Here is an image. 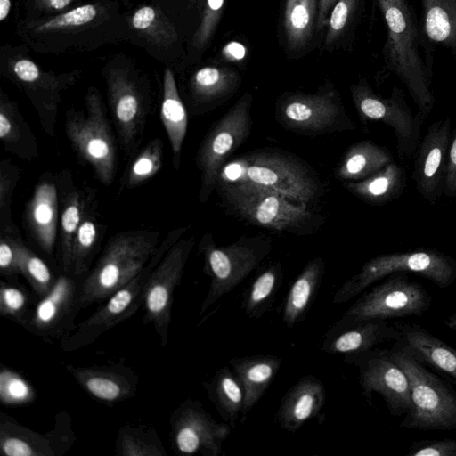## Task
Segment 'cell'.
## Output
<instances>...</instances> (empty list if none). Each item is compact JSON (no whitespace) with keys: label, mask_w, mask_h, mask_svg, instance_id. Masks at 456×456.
Wrapping results in <instances>:
<instances>
[{"label":"cell","mask_w":456,"mask_h":456,"mask_svg":"<svg viewBox=\"0 0 456 456\" xmlns=\"http://www.w3.org/2000/svg\"><path fill=\"white\" fill-rule=\"evenodd\" d=\"M376 2L387 29L386 68L401 80L419 111L427 118L435 103L431 90L433 46L420 29L409 0Z\"/></svg>","instance_id":"1"},{"label":"cell","mask_w":456,"mask_h":456,"mask_svg":"<svg viewBox=\"0 0 456 456\" xmlns=\"http://www.w3.org/2000/svg\"><path fill=\"white\" fill-rule=\"evenodd\" d=\"M160 240L159 232L151 230L125 231L112 236L80 285L81 308L104 302L132 281L154 255Z\"/></svg>","instance_id":"2"},{"label":"cell","mask_w":456,"mask_h":456,"mask_svg":"<svg viewBox=\"0 0 456 456\" xmlns=\"http://www.w3.org/2000/svg\"><path fill=\"white\" fill-rule=\"evenodd\" d=\"M218 183H248L307 204L319 184L310 170L294 158L275 151H255L228 162L219 172ZM216 183V184H217Z\"/></svg>","instance_id":"3"},{"label":"cell","mask_w":456,"mask_h":456,"mask_svg":"<svg viewBox=\"0 0 456 456\" xmlns=\"http://www.w3.org/2000/svg\"><path fill=\"white\" fill-rule=\"evenodd\" d=\"M392 359L405 372L411 389V409L401 428L420 430L456 429V387L426 365L390 348Z\"/></svg>","instance_id":"4"},{"label":"cell","mask_w":456,"mask_h":456,"mask_svg":"<svg viewBox=\"0 0 456 456\" xmlns=\"http://www.w3.org/2000/svg\"><path fill=\"white\" fill-rule=\"evenodd\" d=\"M186 230L187 227H180L170 231L144 268L61 339V348L65 352H73L87 346L104 332L132 317L143 305L144 288L151 273Z\"/></svg>","instance_id":"5"},{"label":"cell","mask_w":456,"mask_h":456,"mask_svg":"<svg viewBox=\"0 0 456 456\" xmlns=\"http://www.w3.org/2000/svg\"><path fill=\"white\" fill-rule=\"evenodd\" d=\"M86 111L70 109L66 113L65 132L80 159L94 170L96 178L110 185L117 172V144L101 94L89 88Z\"/></svg>","instance_id":"6"},{"label":"cell","mask_w":456,"mask_h":456,"mask_svg":"<svg viewBox=\"0 0 456 456\" xmlns=\"http://www.w3.org/2000/svg\"><path fill=\"white\" fill-rule=\"evenodd\" d=\"M218 185L227 208L251 224L278 232H297L314 218L306 204L274 191L248 183Z\"/></svg>","instance_id":"7"},{"label":"cell","mask_w":456,"mask_h":456,"mask_svg":"<svg viewBox=\"0 0 456 456\" xmlns=\"http://www.w3.org/2000/svg\"><path fill=\"white\" fill-rule=\"evenodd\" d=\"M396 273H418L440 288L456 280V261L437 250L425 249L377 256L337 290L333 304L349 301L372 283Z\"/></svg>","instance_id":"8"},{"label":"cell","mask_w":456,"mask_h":456,"mask_svg":"<svg viewBox=\"0 0 456 456\" xmlns=\"http://www.w3.org/2000/svg\"><path fill=\"white\" fill-rule=\"evenodd\" d=\"M270 249V241L260 236L243 238L231 245L217 247L210 232L203 235L199 253L203 256L204 273L210 278V284L200 315L247 278Z\"/></svg>","instance_id":"9"},{"label":"cell","mask_w":456,"mask_h":456,"mask_svg":"<svg viewBox=\"0 0 456 456\" xmlns=\"http://www.w3.org/2000/svg\"><path fill=\"white\" fill-rule=\"evenodd\" d=\"M431 304L428 292L404 273L391 274L359 297L338 320L358 322L420 315Z\"/></svg>","instance_id":"10"},{"label":"cell","mask_w":456,"mask_h":456,"mask_svg":"<svg viewBox=\"0 0 456 456\" xmlns=\"http://www.w3.org/2000/svg\"><path fill=\"white\" fill-rule=\"evenodd\" d=\"M109 106L124 151L132 155L140 145L151 111L150 87L126 68L105 72Z\"/></svg>","instance_id":"11"},{"label":"cell","mask_w":456,"mask_h":456,"mask_svg":"<svg viewBox=\"0 0 456 456\" xmlns=\"http://www.w3.org/2000/svg\"><path fill=\"white\" fill-rule=\"evenodd\" d=\"M252 95L245 94L211 128L197 156L200 171L199 200L206 202L216 186L228 157L247 140L250 132Z\"/></svg>","instance_id":"12"},{"label":"cell","mask_w":456,"mask_h":456,"mask_svg":"<svg viewBox=\"0 0 456 456\" xmlns=\"http://www.w3.org/2000/svg\"><path fill=\"white\" fill-rule=\"evenodd\" d=\"M351 94L362 119L380 121L394 130L402 160L415 153L426 117L419 111L412 114L400 88L394 87L390 96L384 98L365 79H360L351 87Z\"/></svg>","instance_id":"13"},{"label":"cell","mask_w":456,"mask_h":456,"mask_svg":"<svg viewBox=\"0 0 456 456\" xmlns=\"http://www.w3.org/2000/svg\"><path fill=\"white\" fill-rule=\"evenodd\" d=\"M344 362L358 369L362 394L370 405L373 392L379 394L392 416L407 414L411 409L409 379L392 359L390 349L375 347L344 355Z\"/></svg>","instance_id":"14"},{"label":"cell","mask_w":456,"mask_h":456,"mask_svg":"<svg viewBox=\"0 0 456 456\" xmlns=\"http://www.w3.org/2000/svg\"><path fill=\"white\" fill-rule=\"evenodd\" d=\"M193 246L192 238H181L155 266L145 284L142 320L153 325L163 346L167 343L175 290Z\"/></svg>","instance_id":"15"},{"label":"cell","mask_w":456,"mask_h":456,"mask_svg":"<svg viewBox=\"0 0 456 456\" xmlns=\"http://www.w3.org/2000/svg\"><path fill=\"white\" fill-rule=\"evenodd\" d=\"M231 427L216 421L198 400L187 398L170 416V440L176 454L219 456Z\"/></svg>","instance_id":"16"},{"label":"cell","mask_w":456,"mask_h":456,"mask_svg":"<svg viewBox=\"0 0 456 456\" xmlns=\"http://www.w3.org/2000/svg\"><path fill=\"white\" fill-rule=\"evenodd\" d=\"M8 69L11 79L30 100L42 129L53 137L62 93L75 83L77 74L45 72L25 57L9 61Z\"/></svg>","instance_id":"17"},{"label":"cell","mask_w":456,"mask_h":456,"mask_svg":"<svg viewBox=\"0 0 456 456\" xmlns=\"http://www.w3.org/2000/svg\"><path fill=\"white\" fill-rule=\"evenodd\" d=\"M77 440L70 415H55L53 428L39 433L20 424L12 417L0 414V451L5 456H62Z\"/></svg>","instance_id":"18"},{"label":"cell","mask_w":456,"mask_h":456,"mask_svg":"<svg viewBox=\"0 0 456 456\" xmlns=\"http://www.w3.org/2000/svg\"><path fill=\"white\" fill-rule=\"evenodd\" d=\"M76 276L60 274L52 289L33 306L25 329L45 340L62 339L77 326L75 319L82 309L80 285Z\"/></svg>","instance_id":"19"},{"label":"cell","mask_w":456,"mask_h":456,"mask_svg":"<svg viewBox=\"0 0 456 456\" xmlns=\"http://www.w3.org/2000/svg\"><path fill=\"white\" fill-rule=\"evenodd\" d=\"M450 133L451 118L446 117L429 126L419 145L412 178L419 193L430 204L444 191Z\"/></svg>","instance_id":"20"},{"label":"cell","mask_w":456,"mask_h":456,"mask_svg":"<svg viewBox=\"0 0 456 456\" xmlns=\"http://www.w3.org/2000/svg\"><path fill=\"white\" fill-rule=\"evenodd\" d=\"M277 116L287 128L319 133L331 130L344 119L345 113L336 92L328 90L286 97L279 104Z\"/></svg>","instance_id":"21"},{"label":"cell","mask_w":456,"mask_h":456,"mask_svg":"<svg viewBox=\"0 0 456 456\" xmlns=\"http://www.w3.org/2000/svg\"><path fill=\"white\" fill-rule=\"evenodd\" d=\"M107 5L102 2L83 4L67 12L28 21L21 28L28 43L52 45L68 43L71 36L86 35L107 22Z\"/></svg>","instance_id":"22"},{"label":"cell","mask_w":456,"mask_h":456,"mask_svg":"<svg viewBox=\"0 0 456 456\" xmlns=\"http://www.w3.org/2000/svg\"><path fill=\"white\" fill-rule=\"evenodd\" d=\"M64 366L87 394L102 403L115 404L134 397L137 393L138 376L122 363Z\"/></svg>","instance_id":"23"},{"label":"cell","mask_w":456,"mask_h":456,"mask_svg":"<svg viewBox=\"0 0 456 456\" xmlns=\"http://www.w3.org/2000/svg\"><path fill=\"white\" fill-rule=\"evenodd\" d=\"M393 324L396 334L392 347L456 380L455 348L419 324L404 322H394Z\"/></svg>","instance_id":"24"},{"label":"cell","mask_w":456,"mask_h":456,"mask_svg":"<svg viewBox=\"0 0 456 456\" xmlns=\"http://www.w3.org/2000/svg\"><path fill=\"white\" fill-rule=\"evenodd\" d=\"M395 334V327L387 321H338L325 334L322 349L331 355L361 353L384 343H393Z\"/></svg>","instance_id":"25"},{"label":"cell","mask_w":456,"mask_h":456,"mask_svg":"<svg viewBox=\"0 0 456 456\" xmlns=\"http://www.w3.org/2000/svg\"><path fill=\"white\" fill-rule=\"evenodd\" d=\"M326 390L322 382L313 375L301 377L283 395L275 419L279 426L295 433L317 417L325 404Z\"/></svg>","instance_id":"26"},{"label":"cell","mask_w":456,"mask_h":456,"mask_svg":"<svg viewBox=\"0 0 456 456\" xmlns=\"http://www.w3.org/2000/svg\"><path fill=\"white\" fill-rule=\"evenodd\" d=\"M58 190L53 180L43 179L27 204L25 219L31 236L46 254L53 251L57 238Z\"/></svg>","instance_id":"27"},{"label":"cell","mask_w":456,"mask_h":456,"mask_svg":"<svg viewBox=\"0 0 456 456\" xmlns=\"http://www.w3.org/2000/svg\"><path fill=\"white\" fill-rule=\"evenodd\" d=\"M281 362V358L273 354L233 357L228 361L244 391L240 422L246 420L248 412L269 388L282 364Z\"/></svg>","instance_id":"28"},{"label":"cell","mask_w":456,"mask_h":456,"mask_svg":"<svg viewBox=\"0 0 456 456\" xmlns=\"http://www.w3.org/2000/svg\"><path fill=\"white\" fill-rule=\"evenodd\" d=\"M325 264L322 257L310 260L291 284L282 308L287 329L300 323L310 310L321 286Z\"/></svg>","instance_id":"29"},{"label":"cell","mask_w":456,"mask_h":456,"mask_svg":"<svg viewBox=\"0 0 456 456\" xmlns=\"http://www.w3.org/2000/svg\"><path fill=\"white\" fill-rule=\"evenodd\" d=\"M0 140L5 151L27 161L38 157V144L17 104L1 92Z\"/></svg>","instance_id":"30"},{"label":"cell","mask_w":456,"mask_h":456,"mask_svg":"<svg viewBox=\"0 0 456 456\" xmlns=\"http://www.w3.org/2000/svg\"><path fill=\"white\" fill-rule=\"evenodd\" d=\"M160 118L172 148L173 164L177 169L180 166L182 146L187 131L188 117L179 95L174 74L168 69L164 74Z\"/></svg>","instance_id":"31"},{"label":"cell","mask_w":456,"mask_h":456,"mask_svg":"<svg viewBox=\"0 0 456 456\" xmlns=\"http://www.w3.org/2000/svg\"><path fill=\"white\" fill-rule=\"evenodd\" d=\"M203 387L224 422L234 428L241 415L244 391L232 370L228 367L216 370Z\"/></svg>","instance_id":"32"},{"label":"cell","mask_w":456,"mask_h":456,"mask_svg":"<svg viewBox=\"0 0 456 456\" xmlns=\"http://www.w3.org/2000/svg\"><path fill=\"white\" fill-rule=\"evenodd\" d=\"M422 32L429 44L448 49L456 56V0H420Z\"/></svg>","instance_id":"33"},{"label":"cell","mask_w":456,"mask_h":456,"mask_svg":"<svg viewBox=\"0 0 456 456\" xmlns=\"http://www.w3.org/2000/svg\"><path fill=\"white\" fill-rule=\"evenodd\" d=\"M345 186L368 203L384 204L401 195L405 186V175L402 167L392 161L372 175L358 182H348Z\"/></svg>","instance_id":"34"},{"label":"cell","mask_w":456,"mask_h":456,"mask_svg":"<svg viewBox=\"0 0 456 456\" xmlns=\"http://www.w3.org/2000/svg\"><path fill=\"white\" fill-rule=\"evenodd\" d=\"M394 161L390 152L369 141L352 145L340 162L337 176L354 181L367 178Z\"/></svg>","instance_id":"35"},{"label":"cell","mask_w":456,"mask_h":456,"mask_svg":"<svg viewBox=\"0 0 456 456\" xmlns=\"http://www.w3.org/2000/svg\"><path fill=\"white\" fill-rule=\"evenodd\" d=\"M86 191L73 188L61 197L60 218V264L64 273H70L71 254L75 236L88 208Z\"/></svg>","instance_id":"36"},{"label":"cell","mask_w":456,"mask_h":456,"mask_svg":"<svg viewBox=\"0 0 456 456\" xmlns=\"http://www.w3.org/2000/svg\"><path fill=\"white\" fill-rule=\"evenodd\" d=\"M283 271L280 263L262 270L245 291L241 308L249 318L260 319L273 305L282 282Z\"/></svg>","instance_id":"37"},{"label":"cell","mask_w":456,"mask_h":456,"mask_svg":"<svg viewBox=\"0 0 456 456\" xmlns=\"http://www.w3.org/2000/svg\"><path fill=\"white\" fill-rule=\"evenodd\" d=\"M319 0H286L284 28L288 48L299 51L310 40L317 19Z\"/></svg>","instance_id":"38"},{"label":"cell","mask_w":456,"mask_h":456,"mask_svg":"<svg viewBox=\"0 0 456 456\" xmlns=\"http://www.w3.org/2000/svg\"><path fill=\"white\" fill-rule=\"evenodd\" d=\"M115 453L118 456H167L157 431L147 425L125 424L118 431Z\"/></svg>","instance_id":"39"},{"label":"cell","mask_w":456,"mask_h":456,"mask_svg":"<svg viewBox=\"0 0 456 456\" xmlns=\"http://www.w3.org/2000/svg\"><path fill=\"white\" fill-rule=\"evenodd\" d=\"M240 77L229 69L203 67L191 79V89L195 100L201 103L210 102L232 93Z\"/></svg>","instance_id":"40"},{"label":"cell","mask_w":456,"mask_h":456,"mask_svg":"<svg viewBox=\"0 0 456 456\" xmlns=\"http://www.w3.org/2000/svg\"><path fill=\"white\" fill-rule=\"evenodd\" d=\"M7 235L16 252L20 273L27 280L37 297L42 298L52 289L56 278L47 265L20 238Z\"/></svg>","instance_id":"41"},{"label":"cell","mask_w":456,"mask_h":456,"mask_svg":"<svg viewBox=\"0 0 456 456\" xmlns=\"http://www.w3.org/2000/svg\"><path fill=\"white\" fill-rule=\"evenodd\" d=\"M132 28L150 42L159 46H168L178 37L173 25L157 9L142 6L131 16Z\"/></svg>","instance_id":"42"},{"label":"cell","mask_w":456,"mask_h":456,"mask_svg":"<svg viewBox=\"0 0 456 456\" xmlns=\"http://www.w3.org/2000/svg\"><path fill=\"white\" fill-rule=\"evenodd\" d=\"M100 226L92 211H87L74 239L70 274L80 277L91 265L99 237Z\"/></svg>","instance_id":"43"},{"label":"cell","mask_w":456,"mask_h":456,"mask_svg":"<svg viewBox=\"0 0 456 456\" xmlns=\"http://www.w3.org/2000/svg\"><path fill=\"white\" fill-rule=\"evenodd\" d=\"M33 307L26 289L1 281L0 314L25 329Z\"/></svg>","instance_id":"44"},{"label":"cell","mask_w":456,"mask_h":456,"mask_svg":"<svg viewBox=\"0 0 456 456\" xmlns=\"http://www.w3.org/2000/svg\"><path fill=\"white\" fill-rule=\"evenodd\" d=\"M37 397L33 386L19 372L2 366L0 371V401L7 407L32 403Z\"/></svg>","instance_id":"45"},{"label":"cell","mask_w":456,"mask_h":456,"mask_svg":"<svg viewBox=\"0 0 456 456\" xmlns=\"http://www.w3.org/2000/svg\"><path fill=\"white\" fill-rule=\"evenodd\" d=\"M162 142L159 138H154L131 164L126 175V186H137L155 175L162 167Z\"/></svg>","instance_id":"46"},{"label":"cell","mask_w":456,"mask_h":456,"mask_svg":"<svg viewBox=\"0 0 456 456\" xmlns=\"http://www.w3.org/2000/svg\"><path fill=\"white\" fill-rule=\"evenodd\" d=\"M20 177V169L9 159L0 162V226L4 233L15 235L17 228L12 219V196Z\"/></svg>","instance_id":"47"},{"label":"cell","mask_w":456,"mask_h":456,"mask_svg":"<svg viewBox=\"0 0 456 456\" xmlns=\"http://www.w3.org/2000/svg\"><path fill=\"white\" fill-rule=\"evenodd\" d=\"M361 0H338L330 12L325 37L327 45L332 44L353 20Z\"/></svg>","instance_id":"48"},{"label":"cell","mask_w":456,"mask_h":456,"mask_svg":"<svg viewBox=\"0 0 456 456\" xmlns=\"http://www.w3.org/2000/svg\"><path fill=\"white\" fill-rule=\"evenodd\" d=\"M224 0H206L201 21L193 36L192 45L201 49L211 38L222 15Z\"/></svg>","instance_id":"49"},{"label":"cell","mask_w":456,"mask_h":456,"mask_svg":"<svg viewBox=\"0 0 456 456\" xmlns=\"http://www.w3.org/2000/svg\"><path fill=\"white\" fill-rule=\"evenodd\" d=\"M409 456H456V440H420L411 444Z\"/></svg>","instance_id":"50"},{"label":"cell","mask_w":456,"mask_h":456,"mask_svg":"<svg viewBox=\"0 0 456 456\" xmlns=\"http://www.w3.org/2000/svg\"><path fill=\"white\" fill-rule=\"evenodd\" d=\"M0 272L6 278H13L20 273L15 249L4 232L0 238Z\"/></svg>","instance_id":"51"},{"label":"cell","mask_w":456,"mask_h":456,"mask_svg":"<svg viewBox=\"0 0 456 456\" xmlns=\"http://www.w3.org/2000/svg\"><path fill=\"white\" fill-rule=\"evenodd\" d=\"M444 191L447 196H456V131L450 142Z\"/></svg>","instance_id":"52"},{"label":"cell","mask_w":456,"mask_h":456,"mask_svg":"<svg viewBox=\"0 0 456 456\" xmlns=\"http://www.w3.org/2000/svg\"><path fill=\"white\" fill-rule=\"evenodd\" d=\"M338 0H319L316 27L318 30L328 27L330 12Z\"/></svg>","instance_id":"53"},{"label":"cell","mask_w":456,"mask_h":456,"mask_svg":"<svg viewBox=\"0 0 456 456\" xmlns=\"http://www.w3.org/2000/svg\"><path fill=\"white\" fill-rule=\"evenodd\" d=\"M74 0H35L36 7L47 12H55L68 8Z\"/></svg>","instance_id":"54"},{"label":"cell","mask_w":456,"mask_h":456,"mask_svg":"<svg viewBox=\"0 0 456 456\" xmlns=\"http://www.w3.org/2000/svg\"><path fill=\"white\" fill-rule=\"evenodd\" d=\"M225 58L232 61L242 60L246 55V48L238 42H230L223 49Z\"/></svg>","instance_id":"55"},{"label":"cell","mask_w":456,"mask_h":456,"mask_svg":"<svg viewBox=\"0 0 456 456\" xmlns=\"http://www.w3.org/2000/svg\"><path fill=\"white\" fill-rule=\"evenodd\" d=\"M444 323L447 327L450 329L456 330V313L452 314L449 315L445 320Z\"/></svg>","instance_id":"56"}]
</instances>
